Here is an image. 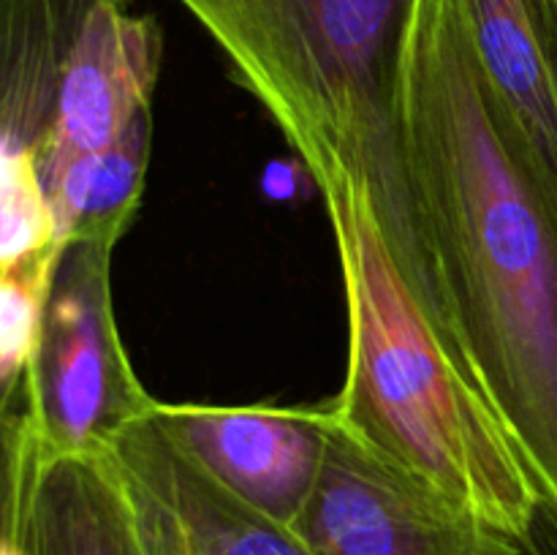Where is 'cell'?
Returning <instances> with one entry per match:
<instances>
[{"label":"cell","instance_id":"obj_1","mask_svg":"<svg viewBox=\"0 0 557 555\" xmlns=\"http://www.w3.org/2000/svg\"><path fill=\"white\" fill-rule=\"evenodd\" d=\"M406 161L462 357L557 506V210L484 98L457 0H419Z\"/></svg>","mask_w":557,"mask_h":555},{"label":"cell","instance_id":"obj_2","mask_svg":"<svg viewBox=\"0 0 557 555\" xmlns=\"http://www.w3.org/2000/svg\"><path fill=\"white\" fill-rule=\"evenodd\" d=\"M259 98L319 190L354 180L419 308L457 359L406 161L400 74L419 0H177Z\"/></svg>","mask_w":557,"mask_h":555},{"label":"cell","instance_id":"obj_3","mask_svg":"<svg viewBox=\"0 0 557 555\" xmlns=\"http://www.w3.org/2000/svg\"><path fill=\"white\" fill-rule=\"evenodd\" d=\"M348 313V365L330 406L351 433L482 520L525 531L547 493L493 403L403 281L354 180L324 190Z\"/></svg>","mask_w":557,"mask_h":555},{"label":"cell","instance_id":"obj_4","mask_svg":"<svg viewBox=\"0 0 557 555\" xmlns=\"http://www.w3.org/2000/svg\"><path fill=\"white\" fill-rule=\"evenodd\" d=\"M109 243H65L27 368V422L41 460L101 457L156 397L136 379L112 305Z\"/></svg>","mask_w":557,"mask_h":555},{"label":"cell","instance_id":"obj_5","mask_svg":"<svg viewBox=\"0 0 557 555\" xmlns=\"http://www.w3.org/2000/svg\"><path fill=\"white\" fill-rule=\"evenodd\" d=\"M313 555H557V506L525 531L482 520L403 471L332 411L319 479L294 520Z\"/></svg>","mask_w":557,"mask_h":555},{"label":"cell","instance_id":"obj_6","mask_svg":"<svg viewBox=\"0 0 557 555\" xmlns=\"http://www.w3.org/2000/svg\"><path fill=\"white\" fill-rule=\"evenodd\" d=\"M145 555H313L286 522L223 488L145 414L103 452Z\"/></svg>","mask_w":557,"mask_h":555},{"label":"cell","instance_id":"obj_7","mask_svg":"<svg viewBox=\"0 0 557 555\" xmlns=\"http://www.w3.org/2000/svg\"><path fill=\"white\" fill-rule=\"evenodd\" d=\"M152 417L223 488L294 526L324 462L332 406L161 403Z\"/></svg>","mask_w":557,"mask_h":555},{"label":"cell","instance_id":"obj_8","mask_svg":"<svg viewBox=\"0 0 557 555\" xmlns=\"http://www.w3.org/2000/svg\"><path fill=\"white\" fill-rule=\"evenodd\" d=\"M163 58V33L131 0H98L65 69L52 134L38 156L44 194L82 156L112 145L150 107Z\"/></svg>","mask_w":557,"mask_h":555},{"label":"cell","instance_id":"obj_9","mask_svg":"<svg viewBox=\"0 0 557 555\" xmlns=\"http://www.w3.org/2000/svg\"><path fill=\"white\" fill-rule=\"evenodd\" d=\"M484 98L557 210V0H457Z\"/></svg>","mask_w":557,"mask_h":555},{"label":"cell","instance_id":"obj_10","mask_svg":"<svg viewBox=\"0 0 557 555\" xmlns=\"http://www.w3.org/2000/svg\"><path fill=\"white\" fill-rule=\"evenodd\" d=\"M98 0H0V207L49 205L38 156Z\"/></svg>","mask_w":557,"mask_h":555},{"label":"cell","instance_id":"obj_11","mask_svg":"<svg viewBox=\"0 0 557 555\" xmlns=\"http://www.w3.org/2000/svg\"><path fill=\"white\" fill-rule=\"evenodd\" d=\"M27 555H145L107 457H38Z\"/></svg>","mask_w":557,"mask_h":555},{"label":"cell","instance_id":"obj_12","mask_svg":"<svg viewBox=\"0 0 557 555\" xmlns=\"http://www.w3.org/2000/svg\"><path fill=\"white\" fill-rule=\"evenodd\" d=\"M152 141V107L141 109L128 128L103 150L82 156L49 190L60 245H117L128 232L141 190Z\"/></svg>","mask_w":557,"mask_h":555},{"label":"cell","instance_id":"obj_13","mask_svg":"<svg viewBox=\"0 0 557 555\" xmlns=\"http://www.w3.org/2000/svg\"><path fill=\"white\" fill-rule=\"evenodd\" d=\"M60 250L0 270V408L27 406L25 381Z\"/></svg>","mask_w":557,"mask_h":555},{"label":"cell","instance_id":"obj_14","mask_svg":"<svg viewBox=\"0 0 557 555\" xmlns=\"http://www.w3.org/2000/svg\"><path fill=\"white\" fill-rule=\"evenodd\" d=\"M36 466L27 406L0 408V555H27L25 522Z\"/></svg>","mask_w":557,"mask_h":555}]
</instances>
